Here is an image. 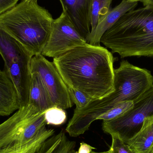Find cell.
<instances>
[{
    "label": "cell",
    "mask_w": 153,
    "mask_h": 153,
    "mask_svg": "<svg viewBox=\"0 0 153 153\" xmlns=\"http://www.w3.org/2000/svg\"><path fill=\"white\" fill-rule=\"evenodd\" d=\"M114 61L107 48L87 44L53 58V63L67 86L96 100L114 91Z\"/></svg>",
    "instance_id": "cell-1"
},
{
    "label": "cell",
    "mask_w": 153,
    "mask_h": 153,
    "mask_svg": "<svg viewBox=\"0 0 153 153\" xmlns=\"http://www.w3.org/2000/svg\"><path fill=\"white\" fill-rule=\"evenodd\" d=\"M121 58L153 57V5L130 11L104 33L100 39Z\"/></svg>",
    "instance_id": "cell-2"
},
{
    "label": "cell",
    "mask_w": 153,
    "mask_h": 153,
    "mask_svg": "<svg viewBox=\"0 0 153 153\" xmlns=\"http://www.w3.org/2000/svg\"><path fill=\"white\" fill-rule=\"evenodd\" d=\"M53 20L49 12L37 2L22 0L0 15V27L34 56L42 53Z\"/></svg>",
    "instance_id": "cell-3"
},
{
    "label": "cell",
    "mask_w": 153,
    "mask_h": 153,
    "mask_svg": "<svg viewBox=\"0 0 153 153\" xmlns=\"http://www.w3.org/2000/svg\"><path fill=\"white\" fill-rule=\"evenodd\" d=\"M45 113L29 104L20 107L0 124V149L23 144L32 139L47 125Z\"/></svg>",
    "instance_id": "cell-4"
},
{
    "label": "cell",
    "mask_w": 153,
    "mask_h": 153,
    "mask_svg": "<svg viewBox=\"0 0 153 153\" xmlns=\"http://www.w3.org/2000/svg\"><path fill=\"white\" fill-rule=\"evenodd\" d=\"M153 116V87L134 102L132 108L115 119L104 120L102 129L110 135L116 134L125 142L139 132L145 120Z\"/></svg>",
    "instance_id": "cell-5"
},
{
    "label": "cell",
    "mask_w": 153,
    "mask_h": 153,
    "mask_svg": "<svg viewBox=\"0 0 153 153\" xmlns=\"http://www.w3.org/2000/svg\"><path fill=\"white\" fill-rule=\"evenodd\" d=\"M30 70L31 73L39 75L53 107L64 110L72 107L68 86L53 62L42 54L34 56L30 62Z\"/></svg>",
    "instance_id": "cell-6"
},
{
    "label": "cell",
    "mask_w": 153,
    "mask_h": 153,
    "mask_svg": "<svg viewBox=\"0 0 153 153\" xmlns=\"http://www.w3.org/2000/svg\"><path fill=\"white\" fill-rule=\"evenodd\" d=\"M87 44L86 39L77 32L62 12L59 18L53 20L50 36L41 54L55 58L74 48Z\"/></svg>",
    "instance_id": "cell-7"
},
{
    "label": "cell",
    "mask_w": 153,
    "mask_h": 153,
    "mask_svg": "<svg viewBox=\"0 0 153 153\" xmlns=\"http://www.w3.org/2000/svg\"><path fill=\"white\" fill-rule=\"evenodd\" d=\"M65 13L77 32L86 39L91 33L92 0H60Z\"/></svg>",
    "instance_id": "cell-8"
},
{
    "label": "cell",
    "mask_w": 153,
    "mask_h": 153,
    "mask_svg": "<svg viewBox=\"0 0 153 153\" xmlns=\"http://www.w3.org/2000/svg\"><path fill=\"white\" fill-rule=\"evenodd\" d=\"M138 2L122 0L115 8L109 10L104 15L100 16L95 29L91 32L86 39L88 44L93 45L100 46V39L102 35L109 29L120 19L128 12L134 10Z\"/></svg>",
    "instance_id": "cell-9"
},
{
    "label": "cell",
    "mask_w": 153,
    "mask_h": 153,
    "mask_svg": "<svg viewBox=\"0 0 153 153\" xmlns=\"http://www.w3.org/2000/svg\"><path fill=\"white\" fill-rule=\"evenodd\" d=\"M20 108L15 86L4 71L0 70V116H8Z\"/></svg>",
    "instance_id": "cell-10"
},
{
    "label": "cell",
    "mask_w": 153,
    "mask_h": 153,
    "mask_svg": "<svg viewBox=\"0 0 153 153\" xmlns=\"http://www.w3.org/2000/svg\"><path fill=\"white\" fill-rule=\"evenodd\" d=\"M0 54L5 67L31 54L19 41L0 27Z\"/></svg>",
    "instance_id": "cell-11"
},
{
    "label": "cell",
    "mask_w": 153,
    "mask_h": 153,
    "mask_svg": "<svg viewBox=\"0 0 153 153\" xmlns=\"http://www.w3.org/2000/svg\"><path fill=\"white\" fill-rule=\"evenodd\" d=\"M126 143L134 153H150L153 147V116L145 120L139 132Z\"/></svg>",
    "instance_id": "cell-12"
},
{
    "label": "cell",
    "mask_w": 153,
    "mask_h": 153,
    "mask_svg": "<svg viewBox=\"0 0 153 153\" xmlns=\"http://www.w3.org/2000/svg\"><path fill=\"white\" fill-rule=\"evenodd\" d=\"M28 104L42 113L53 107L39 75L31 73Z\"/></svg>",
    "instance_id": "cell-13"
},
{
    "label": "cell",
    "mask_w": 153,
    "mask_h": 153,
    "mask_svg": "<svg viewBox=\"0 0 153 153\" xmlns=\"http://www.w3.org/2000/svg\"><path fill=\"white\" fill-rule=\"evenodd\" d=\"M54 134L53 129L44 127L27 143L0 149V153H38L45 141Z\"/></svg>",
    "instance_id": "cell-14"
},
{
    "label": "cell",
    "mask_w": 153,
    "mask_h": 153,
    "mask_svg": "<svg viewBox=\"0 0 153 153\" xmlns=\"http://www.w3.org/2000/svg\"><path fill=\"white\" fill-rule=\"evenodd\" d=\"M75 146L76 142L70 140L62 130L48 139L38 153H72Z\"/></svg>",
    "instance_id": "cell-15"
},
{
    "label": "cell",
    "mask_w": 153,
    "mask_h": 153,
    "mask_svg": "<svg viewBox=\"0 0 153 153\" xmlns=\"http://www.w3.org/2000/svg\"><path fill=\"white\" fill-rule=\"evenodd\" d=\"M113 0H92L91 12V32L95 29L100 16L104 15L109 10Z\"/></svg>",
    "instance_id": "cell-16"
},
{
    "label": "cell",
    "mask_w": 153,
    "mask_h": 153,
    "mask_svg": "<svg viewBox=\"0 0 153 153\" xmlns=\"http://www.w3.org/2000/svg\"><path fill=\"white\" fill-rule=\"evenodd\" d=\"M133 104L134 102L131 101L120 102L98 117L97 120H100L106 121L117 118L129 110L133 106Z\"/></svg>",
    "instance_id": "cell-17"
},
{
    "label": "cell",
    "mask_w": 153,
    "mask_h": 153,
    "mask_svg": "<svg viewBox=\"0 0 153 153\" xmlns=\"http://www.w3.org/2000/svg\"><path fill=\"white\" fill-rule=\"evenodd\" d=\"M47 124L60 126L66 121V112L64 110L57 107H53L46 111L45 113Z\"/></svg>",
    "instance_id": "cell-18"
},
{
    "label": "cell",
    "mask_w": 153,
    "mask_h": 153,
    "mask_svg": "<svg viewBox=\"0 0 153 153\" xmlns=\"http://www.w3.org/2000/svg\"><path fill=\"white\" fill-rule=\"evenodd\" d=\"M68 91L71 100L76 105V109L79 110L86 107L91 101V98L82 92L68 86Z\"/></svg>",
    "instance_id": "cell-19"
},
{
    "label": "cell",
    "mask_w": 153,
    "mask_h": 153,
    "mask_svg": "<svg viewBox=\"0 0 153 153\" xmlns=\"http://www.w3.org/2000/svg\"><path fill=\"white\" fill-rule=\"evenodd\" d=\"M110 135L112 142L109 150L111 153H134L129 145L126 143L118 135L113 134Z\"/></svg>",
    "instance_id": "cell-20"
},
{
    "label": "cell",
    "mask_w": 153,
    "mask_h": 153,
    "mask_svg": "<svg viewBox=\"0 0 153 153\" xmlns=\"http://www.w3.org/2000/svg\"><path fill=\"white\" fill-rule=\"evenodd\" d=\"M94 149H95L94 147L89 145L86 143H81L77 152V153H90Z\"/></svg>",
    "instance_id": "cell-21"
},
{
    "label": "cell",
    "mask_w": 153,
    "mask_h": 153,
    "mask_svg": "<svg viewBox=\"0 0 153 153\" xmlns=\"http://www.w3.org/2000/svg\"><path fill=\"white\" fill-rule=\"evenodd\" d=\"M17 1L18 0H0V8L13 4Z\"/></svg>",
    "instance_id": "cell-22"
},
{
    "label": "cell",
    "mask_w": 153,
    "mask_h": 153,
    "mask_svg": "<svg viewBox=\"0 0 153 153\" xmlns=\"http://www.w3.org/2000/svg\"><path fill=\"white\" fill-rule=\"evenodd\" d=\"M141 2L143 3L144 6L147 5H153V0H143Z\"/></svg>",
    "instance_id": "cell-23"
},
{
    "label": "cell",
    "mask_w": 153,
    "mask_h": 153,
    "mask_svg": "<svg viewBox=\"0 0 153 153\" xmlns=\"http://www.w3.org/2000/svg\"><path fill=\"white\" fill-rule=\"evenodd\" d=\"M72 153H77V152H76V151H75V150H74V151H73V152ZM90 153H111V152L110 151V150H109L108 151H106V152H94V151H92Z\"/></svg>",
    "instance_id": "cell-24"
},
{
    "label": "cell",
    "mask_w": 153,
    "mask_h": 153,
    "mask_svg": "<svg viewBox=\"0 0 153 153\" xmlns=\"http://www.w3.org/2000/svg\"><path fill=\"white\" fill-rule=\"evenodd\" d=\"M128 1H143V0H128Z\"/></svg>",
    "instance_id": "cell-25"
},
{
    "label": "cell",
    "mask_w": 153,
    "mask_h": 153,
    "mask_svg": "<svg viewBox=\"0 0 153 153\" xmlns=\"http://www.w3.org/2000/svg\"><path fill=\"white\" fill-rule=\"evenodd\" d=\"M27 1H30L35 2H37L38 0H27Z\"/></svg>",
    "instance_id": "cell-26"
},
{
    "label": "cell",
    "mask_w": 153,
    "mask_h": 153,
    "mask_svg": "<svg viewBox=\"0 0 153 153\" xmlns=\"http://www.w3.org/2000/svg\"><path fill=\"white\" fill-rule=\"evenodd\" d=\"M150 153H153V147L152 149V151H151V152Z\"/></svg>",
    "instance_id": "cell-27"
}]
</instances>
